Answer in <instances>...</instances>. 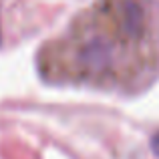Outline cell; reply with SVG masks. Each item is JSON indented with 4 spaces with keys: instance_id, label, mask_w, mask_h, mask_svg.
Wrapping results in <instances>:
<instances>
[{
    "instance_id": "1",
    "label": "cell",
    "mask_w": 159,
    "mask_h": 159,
    "mask_svg": "<svg viewBox=\"0 0 159 159\" xmlns=\"http://www.w3.org/2000/svg\"><path fill=\"white\" fill-rule=\"evenodd\" d=\"M149 39L143 0H99L77 20L70 32L40 57L48 79L115 85L141 73Z\"/></svg>"
},
{
    "instance_id": "2",
    "label": "cell",
    "mask_w": 159,
    "mask_h": 159,
    "mask_svg": "<svg viewBox=\"0 0 159 159\" xmlns=\"http://www.w3.org/2000/svg\"><path fill=\"white\" fill-rule=\"evenodd\" d=\"M151 147H153V151H155L157 155H159V133H157V135L151 139Z\"/></svg>"
}]
</instances>
